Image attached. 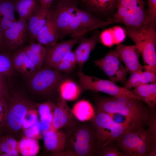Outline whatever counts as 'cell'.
Wrapping results in <instances>:
<instances>
[{"instance_id":"cell-12","label":"cell","mask_w":156,"mask_h":156,"mask_svg":"<svg viewBox=\"0 0 156 156\" xmlns=\"http://www.w3.org/2000/svg\"><path fill=\"white\" fill-rule=\"evenodd\" d=\"M118 53L115 49L111 50L101 59L95 60V65L102 70L114 83H124L129 72L121 62Z\"/></svg>"},{"instance_id":"cell-21","label":"cell","mask_w":156,"mask_h":156,"mask_svg":"<svg viewBox=\"0 0 156 156\" xmlns=\"http://www.w3.org/2000/svg\"><path fill=\"white\" fill-rule=\"evenodd\" d=\"M17 0H0V27L8 28L12 23L16 20L14 13Z\"/></svg>"},{"instance_id":"cell-25","label":"cell","mask_w":156,"mask_h":156,"mask_svg":"<svg viewBox=\"0 0 156 156\" xmlns=\"http://www.w3.org/2000/svg\"><path fill=\"white\" fill-rule=\"evenodd\" d=\"M133 93L143 99L148 107L152 109H155L156 105V83L153 82L139 86L131 90Z\"/></svg>"},{"instance_id":"cell-16","label":"cell","mask_w":156,"mask_h":156,"mask_svg":"<svg viewBox=\"0 0 156 156\" xmlns=\"http://www.w3.org/2000/svg\"><path fill=\"white\" fill-rule=\"evenodd\" d=\"M78 121L66 101L61 98L56 100L50 129L56 130L63 129Z\"/></svg>"},{"instance_id":"cell-22","label":"cell","mask_w":156,"mask_h":156,"mask_svg":"<svg viewBox=\"0 0 156 156\" xmlns=\"http://www.w3.org/2000/svg\"><path fill=\"white\" fill-rule=\"evenodd\" d=\"M126 38L124 29L115 26L106 29L100 33V40L104 45L111 47L120 44Z\"/></svg>"},{"instance_id":"cell-41","label":"cell","mask_w":156,"mask_h":156,"mask_svg":"<svg viewBox=\"0 0 156 156\" xmlns=\"http://www.w3.org/2000/svg\"><path fill=\"white\" fill-rule=\"evenodd\" d=\"M5 78L0 74V100L6 99L10 95Z\"/></svg>"},{"instance_id":"cell-7","label":"cell","mask_w":156,"mask_h":156,"mask_svg":"<svg viewBox=\"0 0 156 156\" xmlns=\"http://www.w3.org/2000/svg\"><path fill=\"white\" fill-rule=\"evenodd\" d=\"M92 120L95 133L96 153L105 145L117 140L129 131L127 127L114 122L106 113L98 110H96Z\"/></svg>"},{"instance_id":"cell-37","label":"cell","mask_w":156,"mask_h":156,"mask_svg":"<svg viewBox=\"0 0 156 156\" xmlns=\"http://www.w3.org/2000/svg\"><path fill=\"white\" fill-rule=\"evenodd\" d=\"M26 55L34 64L39 70L42 68L43 63L44 55L40 54L32 51L28 46L22 47Z\"/></svg>"},{"instance_id":"cell-31","label":"cell","mask_w":156,"mask_h":156,"mask_svg":"<svg viewBox=\"0 0 156 156\" xmlns=\"http://www.w3.org/2000/svg\"><path fill=\"white\" fill-rule=\"evenodd\" d=\"M76 60L74 52L68 53L53 68L60 72L69 73L75 68Z\"/></svg>"},{"instance_id":"cell-29","label":"cell","mask_w":156,"mask_h":156,"mask_svg":"<svg viewBox=\"0 0 156 156\" xmlns=\"http://www.w3.org/2000/svg\"><path fill=\"white\" fill-rule=\"evenodd\" d=\"M19 153L24 156H34L38 153L39 144L37 139L23 137L19 143Z\"/></svg>"},{"instance_id":"cell-39","label":"cell","mask_w":156,"mask_h":156,"mask_svg":"<svg viewBox=\"0 0 156 156\" xmlns=\"http://www.w3.org/2000/svg\"><path fill=\"white\" fill-rule=\"evenodd\" d=\"M25 136L36 139L41 138L42 133L43 135L41 122L38 121L34 125L23 131Z\"/></svg>"},{"instance_id":"cell-3","label":"cell","mask_w":156,"mask_h":156,"mask_svg":"<svg viewBox=\"0 0 156 156\" xmlns=\"http://www.w3.org/2000/svg\"><path fill=\"white\" fill-rule=\"evenodd\" d=\"M127 35L135 44L142 54L144 68L155 73L156 72V23L149 22L142 28L133 29L125 26Z\"/></svg>"},{"instance_id":"cell-15","label":"cell","mask_w":156,"mask_h":156,"mask_svg":"<svg viewBox=\"0 0 156 156\" xmlns=\"http://www.w3.org/2000/svg\"><path fill=\"white\" fill-rule=\"evenodd\" d=\"M119 1L78 0L77 2L79 8L101 19L117 8Z\"/></svg>"},{"instance_id":"cell-34","label":"cell","mask_w":156,"mask_h":156,"mask_svg":"<svg viewBox=\"0 0 156 156\" xmlns=\"http://www.w3.org/2000/svg\"><path fill=\"white\" fill-rule=\"evenodd\" d=\"M96 155L99 156H126L113 142L108 144L97 151Z\"/></svg>"},{"instance_id":"cell-45","label":"cell","mask_w":156,"mask_h":156,"mask_svg":"<svg viewBox=\"0 0 156 156\" xmlns=\"http://www.w3.org/2000/svg\"><path fill=\"white\" fill-rule=\"evenodd\" d=\"M5 132L4 129L0 131V156H2V151L1 148V143L2 140V137Z\"/></svg>"},{"instance_id":"cell-44","label":"cell","mask_w":156,"mask_h":156,"mask_svg":"<svg viewBox=\"0 0 156 156\" xmlns=\"http://www.w3.org/2000/svg\"><path fill=\"white\" fill-rule=\"evenodd\" d=\"M41 5L49 8L54 0H39Z\"/></svg>"},{"instance_id":"cell-32","label":"cell","mask_w":156,"mask_h":156,"mask_svg":"<svg viewBox=\"0 0 156 156\" xmlns=\"http://www.w3.org/2000/svg\"><path fill=\"white\" fill-rule=\"evenodd\" d=\"M14 68L11 52L0 51V74L10 77L14 73Z\"/></svg>"},{"instance_id":"cell-28","label":"cell","mask_w":156,"mask_h":156,"mask_svg":"<svg viewBox=\"0 0 156 156\" xmlns=\"http://www.w3.org/2000/svg\"><path fill=\"white\" fill-rule=\"evenodd\" d=\"M72 110L76 118L82 122L91 120L95 114V111L91 104L85 100L80 101L76 103Z\"/></svg>"},{"instance_id":"cell-11","label":"cell","mask_w":156,"mask_h":156,"mask_svg":"<svg viewBox=\"0 0 156 156\" xmlns=\"http://www.w3.org/2000/svg\"><path fill=\"white\" fill-rule=\"evenodd\" d=\"M115 23L112 18L102 20L78 7L69 23L67 36H70L72 38L76 37L99 27Z\"/></svg>"},{"instance_id":"cell-14","label":"cell","mask_w":156,"mask_h":156,"mask_svg":"<svg viewBox=\"0 0 156 156\" xmlns=\"http://www.w3.org/2000/svg\"><path fill=\"white\" fill-rule=\"evenodd\" d=\"M3 37L5 44L10 52L23 47L29 41L27 21H13L4 32Z\"/></svg>"},{"instance_id":"cell-9","label":"cell","mask_w":156,"mask_h":156,"mask_svg":"<svg viewBox=\"0 0 156 156\" xmlns=\"http://www.w3.org/2000/svg\"><path fill=\"white\" fill-rule=\"evenodd\" d=\"M78 7L76 0H54L49 7L48 15L60 38L67 36L69 23Z\"/></svg>"},{"instance_id":"cell-36","label":"cell","mask_w":156,"mask_h":156,"mask_svg":"<svg viewBox=\"0 0 156 156\" xmlns=\"http://www.w3.org/2000/svg\"><path fill=\"white\" fill-rule=\"evenodd\" d=\"M12 63L14 68L21 73L24 64L25 54L22 47L12 51Z\"/></svg>"},{"instance_id":"cell-18","label":"cell","mask_w":156,"mask_h":156,"mask_svg":"<svg viewBox=\"0 0 156 156\" xmlns=\"http://www.w3.org/2000/svg\"><path fill=\"white\" fill-rule=\"evenodd\" d=\"M100 33L98 30L95 29L90 37L86 38L84 36L79 41V45L74 52L79 70H81L88 60L91 51L100 40Z\"/></svg>"},{"instance_id":"cell-38","label":"cell","mask_w":156,"mask_h":156,"mask_svg":"<svg viewBox=\"0 0 156 156\" xmlns=\"http://www.w3.org/2000/svg\"><path fill=\"white\" fill-rule=\"evenodd\" d=\"M38 70L34 64L26 55L24 64L20 73L25 78L28 80Z\"/></svg>"},{"instance_id":"cell-46","label":"cell","mask_w":156,"mask_h":156,"mask_svg":"<svg viewBox=\"0 0 156 156\" xmlns=\"http://www.w3.org/2000/svg\"><path fill=\"white\" fill-rule=\"evenodd\" d=\"M77 1H78V0H76Z\"/></svg>"},{"instance_id":"cell-19","label":"cell","mask_w":156,"mask_h":156,"mask_svg":"<svg viewBox=\"0 0 156 156\" xmlns=\"http://www.w3.org/2000/svg\"><path fill=\"white\" fill-rule=\"evenodd\" d=\"M50 129L43 134L45 148L55 156H64L66 135L63 130Z\"/></svg>"},{"instance_id":"cell-26","label":"cell","mask_w":156,"mask_h":156,"mask_svg":"<svg viewBox=\"0 0 156 156\" xmlns=\"http://www.w3.org/2000/svg\"><path fill=\"white\" fill-rule=\"evenodd\" d=\"M41 5L39 0H17L15 8L19 15V20L27 21Z\"/></svg>"},{"instance_id":"cell-40","label":"cell","mask_w":156,"mask_h":156,"mask_svg":"<svg viewBox=\"0 0 156 156\" xmlns=\"http://www.w3.org/2000/svg\"><path fill=\"white\" fill-rule=\"evenodd\" d=\"M148 4L147 14L150 22L156 23V0H147Z\"/></svg>"},{"instance_id":"cell-10","label":"cell","mask_w":156,"mask_h":156,"mask_svg":"<svg viewBox=\"0 0 156 156\" xmlns=\"http://www.w3.org/2000/svg\"><path fill=\"white\" fill-rule=\"evenodd\" d=\"M63 78L61 72L54 69L43 67L28 80V85L35 92L47 95L52 94L56 90H58Z\"/></svg>"},{"instance_id":"cell-23","label":"cell","mask_w":156,"mask_h":156,"mask_svg":"<svg viewBox=\"0 0 156 156\" xmlns=\"http://www.w3.org/2000/svg\"><path fill=\"white\" fill-rule=\"evenodd\" d=\"M60 39L55 26L48 14L46 22L39 32L36 40L43 45L53 44Z\"/></svg>"},{"instance_id":"cell-17","label":"cell","mask_w":156,"mask_h":156,"mask_svg":"<svg viewBox=\"0 0 156 156\" xmlns=\"http://www.w3.org/2000/svg\"><path fill=\"white\" fill-rule=\"evenodd\" d=\"M116 50L131 74L143 69L139 60L140 52L135 45L129 46L120 44H117Z\"/></svg>"},{"instance_id":"cell-1","label":"cell","mask_w":156,"mask_h":156,"mask_svg":"<svg viewBox=\"0 0 156 156\" xmlns=\"http://www.w3.org/2000/svg\"><path fill=\"white\" fill-rule=\"evenodd\" d=\"M63 129L66 135L64 156L96 155V137L92 120L81 123L78 121Z\"/></svg>"},{"instance_id":"cell-8","label":"cell","mask_w":156,"mask_h":156,"mask_svg":"<svg viewBox=\"0 0 156 156\" xmlns=\"http://www.w3.org/2000/svg\"><path fill=\"white\" fill-rule=\"evenodd\" d=\"M78 75L80 86L83 90H91L96 92H101L115 98H131L143 101L142 98L136 95L131 91L125 87L117 85L111 81L86 75L81 70L78 71Z\"/></svg>"},{"instance_id":"cell-24","label":"cell","mask_w":156,"mask_h":156,"mask_svg":"<svg viewBox=\"0 0 156 156\" xmlns=\"http://www.w3.org/2000/svg\"><path fill=\"white\" fill-rule=\"evenodd\" d=\"M142 70L131 73L128 79L124 83V87L128 89L135 88L156 81L155 73L147 70L145 69L144 71Z\"/></svg>"},{"instance_id":"cell-27","label":"cell","mask_w":156,"mask_h":156,"mask_svg":"<svg viewBox=\"0 0 156 156\" xmlns=\"http://www.w3.org/2000/svg\"><path fill=\"white\" fill-rule=\"evenodd\" d=\"M81 88L73 81L69 79L63 80L58 88L60 98L66 101L76 99L80 96Z\"/></svg>"},{"instance_id":"cell-20","label":"cell","mask_w":156,"mask_h":156,"mask_svg":"<svg viewBox=\"0 0 156 156\" xmlns=\"http://www.w3.org/2000/svg\"><path fill=\"white\" fill-rule=\"evenodd\" d=\"M48 8L41 5L27 19L29 43L35 42L39 32L45 25L48 16Z\"/></svg>"},{"instance_id":"cell-5","label":"cell","mask_w":156,"mask_h":156,"mask_svg":"<svg viewBox=\"0 0 156 156\" xmlns=\"http://www.w3.org/2000/svg\"><path fill=\"white\" fill-rule=\"evenodd\" d=\"M7 110L3 129L5 132L17 135L22 130L24 117L28 111L35 107L24 94L15 91L6 99Z\"/></svg>"},{"instance_id":"cell-43","label":"cell","mask_w":156,"mask_h":156,"mask_svg":"<svg viewBox=\"0 0 156 156\" xmlns=\"http://www.w3.org/2000/svg\"><path fill=\"white\" fill-rule=\"evenodd\" d=\"M0 51L10 52L6 47L4 40L3 35L0 29Z\"/></svg>"},{"instance_id":"cell-6","label":"cell","mask_w":156,"mask_h":156,"mask_svg":"<svg viewBox=\"0 0 156 156\" xmlns=\"http://www.w3.org/2000/svg\"><path fill=\"white\" fill-rule=\"evenodd\" d=\"M144 5V0H120L112 18L132 29L142 28L150 22Z\"/></svg>"},{"instance_id":"cell-42","label":"cell","mask_w":156,"mask_h":156,"mask_svg":"<svg viewBox=\"0 0 156 156\" xmlns=\"http://www.w3.org/2000/svg\"><path fill=\"white\" fill-rule=\"evenodd\" d=\"M7 107L5 99L0 100V131L5 125L7 114Z\"/></svg>"},{"instance_id":"cell-2","label":"cell","mask_w":156,"mask_h":156,"mask_svg":"<svg viewBox=\"0 0 156 156\" xmlns=\"http://www.w3.org/2000/svg\"><path fill=\"white\" fill-rule=\"evenodd\" d=\"M148 127L128 131L113 142L126 156H149L156 150V123Z\"/></svg>"},{"instance_id":"cell-35","label":"cell","mask_w":156,"mask_h":156,"mask_svg":"<svg viewBox=\"0 0 156 156\" xmlns=\"http://www.w3.org/2000/svg\"><path fill=\"white\" fill-rule=\"evenodd\" d=\"M38 110L35 107L30 109L24 117L22 125V131L29 128L38 121Z\"/></svg>"},{"instance_id":"cell-4","label":"cell","mask_w":156,"mask_h":156,"mask_svg":"<svg viewBox=\"0 0 156 156\" xmlns=\"http://www.w3.org/2000/svg\"><path fill=\"white\" fill-rule=\"evenodd\" d=\"M96 110L107 114L117 113L131 120L141 128L148 125L155 112V109L147 108L145 106L134 108L119 103L113 97L101 98L97 100Z\"/></svg>"},{"instance_id":"cell-33","label":"cell","mask_w":156,"mask_h":156,"mask_svg":"<svg viewBox=\"0 0 156 156\" xmlns=\"http://www.w3.org/2000/svg\"><path fill=\"white\" fill-rule=\"evenodd\" d=\"M3 135L2 144L3 148L9 156H19V142L17 141L13 135L7 134Z\"/></svg>"},{"instance_id":"cell-13","label":"cell","mask_w":156,"mask_h":156,"mask_svg":"<svg viewBox=\"0 0 156 156\" xmlns=\"http://www.w3.org/2000/svg\"><path fill=\"white\" fill-rule=\"evenodd\" d=\"M86 34L63 42L43 45L45 50L43 67L53 68L74 46Z\"/></svg>"},{"instance_id":"cell-30","label":"cell","mask_w":156,"mask_h":156,"mask_svg":"<svg viewBox=\"0 0 156 156\" xmlns=\"http://www.w3.org/2000/svg\"><path fill=\"white\" fill-rule=\"evenodd\" d=\"M55 103L48 101L36 105L40 121L51 126L53 121Z\"/></svg>"}]
</instances>
